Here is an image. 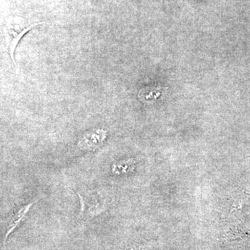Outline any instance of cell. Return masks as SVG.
<instances>
[{
    "instance_id": "1",
    "label": "cell",
    "mask_w": 250,
    "mask_h": 250,
    "mask_svg": "<svg viewBox=\"0 0 250 250\" xmlns=\"http://www.w3.org/2000/svg\"><path fill=\"white\" fill-rule=\"evenodd\" d=\"M81 203V214L94 215H98L105 210L106 204L101 199L92 194L82 195L77 192Z\"/></svg>"
},
{
    "instance_id": "2",
    "label": "cell",
    "mask_w": 250,
    "mask_h": 250,
    "mask_svg": "<svg viewBox=\"0 0 250 250\" xmlns=\"http://www.w3.org/2000/svg\"><path fill=\"white\" fill-rule=\"evenodd\" d=\"M44 24V22L34 23V24H30V25L25 26L22 27V29L17 31H8L6 33V42L8 44V49H9V52L10 57L12 59L13 62L15 65H16V62H15V50H16V47H17L18 42L21 40L22 36L30 30L31 29L39 25V24Z\"/></svg>"
},
{
    "instance_id": "3",
    "label": "cell",
    "mask_w": 250,
    "mask_h": 250,
    "mask_svg": "<svg viewBox=\"0 0 250 250\" xmlns=\"http://www.w3.org/2000/svg\"><path fill=\"white\" fill-rule=\"evenodd\" d=\"M36 201L29 202V203L27 204V205H23L21 208H18V210L14 212V215H13L12 218H11V221H10L9 226H8L7 232L6 233V239L7 238V237L9 236L10 233L12 232L15 229L17 228L18 225H20V223L24 220L26 215L27 214L28 211H29L31 207H32L33 205L36 203Z\"/></svg>"
},
{
    "instance_id": "4",
    "label": "cell",
    "mask_w": 250,
    "mask_h": 250,
    "mask_svg": "<svg viewBox=\"0 0 250 250\" xmlns=\"http://www.w3.org/2000/svg\"><path fill=\"white\" fill-rule=\"evenodd\" d=\"M105 132L101 131L100 133H94L92 134L85 135L82 141L79 143V147L82 149H94L98 147L104 139Z\"/></svg>"
}]
</instances>
